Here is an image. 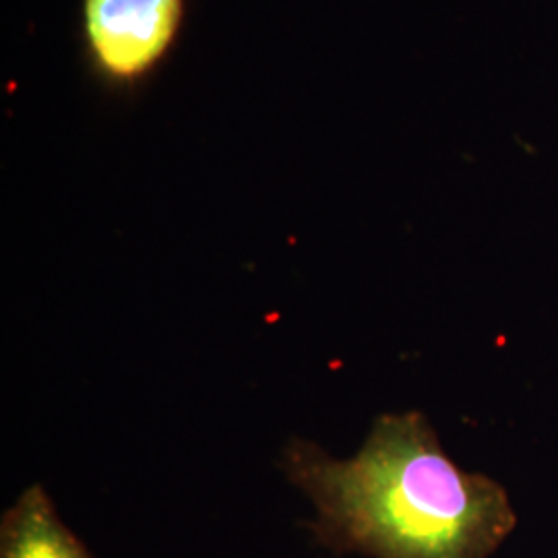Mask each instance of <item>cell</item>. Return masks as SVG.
Returning a JSON list of instances; mask_svg holds the SVG:
<instances>
[{
  "label": "cell",
  "instance_id": "6da1fadb",
  "mask_svg": "<svg viewBox=\"0 0 558 558\" xmlns=\"http://www.w3.org/2000/svg\"><path fill=\"white\" fill-rule=\"evenodd\" d=\"M281 470L315 507L308 530L336 555L490 558L518 523L499 482L461 470L420 412L379 416L350 459L294 437Z\"/></svg>",
  "mask_w": 558,
  "mask_h": 558
},
{
  "label": "cell",
  "instance_id": "3957f363",
  "mask_svg": "<svg viewBox=\"0 0 558 558\" xmlns=\"http://www.w3.org/2000/svg\"><path fill=\"white\" fill-rule=\"evenodd\" d=\"M0 558H94L60 519L41 484L29 486L0 519Z\"/></svg>",
  "mask_w": 558,
  "mask_h": 558
},
{
  "label": "cell",
  "instance_id": "7a4b0ae2",
  "mask_svg": "<svg viewBox=\"0 0 558 558\" xmlns=\"http://www.w3.org/2000/svg\"><path fill=\"white\" fill-rule=\"evenodd\" d=\"M184 0H83L94 64L112 81L145 77L179 36Z\"/></svg>",
  "mask_w": 558,
  "mask_h": 558
}]
</instances>
